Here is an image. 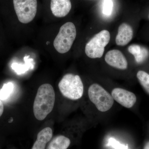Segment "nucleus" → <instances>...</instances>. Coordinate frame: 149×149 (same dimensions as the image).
Listing matches in <instances>:
<instances>
[{"mask_svg": "<svg viewBox=\"0 0 149 149\" xmlns=\"http://www.w3.org/2000/svg\"><path fill=\"white\" fill-rule=\"evenodd\" d=\"M55 102V93L53 87L48 83L38 88L34 104L33 112L35 118L44 120L53 109Z\"/></svg>", "mask_w": 149, "mask_h": 149, "instance_id": "nucleus-1", "label": "nucleus"}, {"mask_svg": "<svg viewBox=\"0 0 149 149\" xmlns=\"http://www.w3.org/2000/svg\"><path fill=\"white\" fill-rule=\"evenodd\" d=\"M50 7L54 16L63 17L69 13L72 5L70 0H51Z\"/></svg>", "mask_w": 149, "mask_h": 149, "instance_id": "nucleus-9", "label": "nucleus"}, {"mask_svg": "<svg viewBox=\"0 0 149 149\" xmlns=\"http://www.w3.org/2000/svg\"><path fill=\"white\" fill-rule=\"evenodd\" d=\"M149 52L146 48L142 47L141 52L138 55L135 56V61L138 63H141L146 60L148 57Z\"/></svg>", "mask_w": 149, "mask_h": 149, "instance_id": "nucleus-17", "label": "nucleus"}, {"mask_svg": "<svg viewBox=\"0 0 149 149\" xmlns=\"http://www.w3.org/2000/svg\"><path fill=\"white\" fill-rule=\"evenodd\" d=\"M137 77L140 84L149 94V74L143 70L137 72Z\"/></svg>", "mask_w": 149, "mask_h": 149, "instance_id": "nucleus-15", "label": "nucleus"}, {"mask_svg": "<svg viewBox=\"0 0 149 149\" xmlns=\"http://www.w3.org/2000/svg\"><path fill=\"white\" fill-rule=\"evenodd\" d=\"M90 100L99 111L105 112L112 107L114 100L111 95L102 86L97 83L92 84L88 90Z\"/></svg>", "mask_w": 149, "mask_h": 149, "instance_id": "nucleus-3", "label": "nucleus"}, {"mask_svg": "<svg viewBox=\"0 0 149 149\" xmlns=\"http://www.w3.org/2000/svg\"><path fill=\"white\" fill-rule=\"evenodd\" d=\"M13 3L19 21L27 24L33 20L37 14V0H13Z\"/></svg>", "mask_w": 149, "mask_h": 149, "instance_id": "nucleus-6", "label": "nucleus"}, {"mask_svg": "<svg viewBox=\"0 0 149 149\" xmlns=\"http://www.w3.org/2000/svg\"><path fill=\"white\" fill-rule=\"evenodd\" d=\"M133 35L132 27L129 24L123 23L118 27V32L116 38V43L118 46L126 45L132 40Z\"/></svg>", "mask_w": 149, "mask_h": 149, "instance_id": "nucleus-10", "label": "nucleus"}, {"mask_svg": "<svg viewBox=\"0 0 149 149\" xmlns=\"http://www.w3.org/2000/svg\"><path fill=\"white\" fill-rule=\"evenodd\" d=\"M109 146H111L116 149H127L128 147L120 144L115 139L111 138L109 141Z\"/></svg>", "mask_w": 149, "mask_h": 149, "instance_id": "nucleus-18", "label": "nucleus"}, {"mask_svg": "<svg viewBox=\"0 0 149 149\" xmlns=\"http://www.w3.org/2000/svg\"><path fill=\"white\" fill-rule=\"evenodd\" d=\"M113 3L112 0H104L102 6V13L105 15L109 16L112 12Z\"/></svg>", "mask_w": 149, "mask_h": 149, "instance_id": "nucleus-16", "label": "nucleus"}, {"mask_svg": "<svg viewBox=\"0 0 149 149\" xmlns=\"http://www.w3.org/2000/svg\"><path fill=\"white\" fill-rule=\"evenodd\" d=\"M143 149H149V142L146 143L144 146Z\"/></svg>", "mask_w": 149, "mask_h": 149, "instance_id": "nucleus-21", "label": "nucleus"}, {"mask_svg": "<svg viewBox=\"0 0 149 149\" xmlns=\"http://www.w3.org/2000/svg\"></svg>", "mask_w": 149, "mask_h": 149, "instance_id": "nucleus-22", "label": "nucleus"}, {"mask_svg": "<svg viewBox=\"0 0 149 149\" xmlns=\"http://www.w3.org/2000/svg\"><path fill=\"white\" fill-rule=\"evenodd\" d=\"M59 91L65 97L76 100L82 97L84 86L79 75L68 73L65 74L58 83Z\"/></svg>", "mask_w": 149, "mask_h": 149, "instance_id": "nucleus-2", "label": "nucleus"}, {"mask_svg": "<svg viewBox=\"0 0 149 149\" xmlns=\"http://www.w3.org/2000/svg\"><path fill=\"white\" fill-rule=\"evenodd\" d=\"M14 84L12 82H8L3 85L0 90V100L6 101L10 97L15 91Z\"/></svg>", "mask_w": 149, "mask_h": 149, "instance_id": "nucleus-14", "label": "nucleus"}, {"mask_svg": "<svg viewBox=\"0 0 149 149\" xmlns=\"http://www.w3.org/2000/svg\"><path fill=\"white\" fill-rule=\"evenodd\" d=\"M52 136L53 131L50 127L44 128L38 133L32 149H45L46 145L52 139Z\"/></svg>", "mask_w": 149, "mask_h": 149, "instance_id": "nucleus-11", "label": "nucleus"}, {"mask_svg": "<svg viewBox=\"0 0 149 149\" xmlns=\"http://www.w3.org/2000/svg\"><path fill=\"white\" fill-rule=\"evenodd\" d=\"M76 29L72 22H67L61 27L54 40V46L60 54L68 52L70 49L76 37Z\"/></svg>", "mask_w": 149, "mask_h": 149, "instance_id": "nucleus-4", "label": "nucleus"}, {"mask_svg": "<svg viewBox=\"0 0 149 149\" xmlns=\"http://www.w3.org/2000/svg\"><path fill=\"white\" fill-rule=\"evenodd\" d=\"M4 111L3 104L2 101L0 100V117L2 115Z\"/></svg>", "mask_w": 149, "mask_h": 149, "instance_id": "nucleus-20", "label": "nucleus"}, {"mask_svg": "<svg viewBox=\"0 0 149 149\" xmlns=\"http://www.w3.org/2000/svg\"><path fill=\"white\" fill-rule=\"evenodd\" d=\"M142 47L137 45H131L128 48V52L133 54L134 56L138 55L141 52Z\"/></svg>", "mask_w": 149, "mask_h": 149, "instance_id": "nucleus-19", "label": "nucleus"}, {"mask_svg": "<svg viewBox=\"0 0 149 149\" xmlns=\"http://www.w3.org/2000/svg\"><path fill=\"white\" fill-rule=\"evenodd\" d=\"M24 64L14 63L12 65V68L17 74H23L29 70H32L34 68L35 62L33 59L31 58L29 56H27L24 57Z\"/></svg>", "mask_w": 149, "mask_h": 149, "instance_id": "nucleus-12", "label": "nucleus"}, {"mask_svg": "<svg viewBox=\"0 0 149 149\" xmlns=\"http://www.w3.org/2000/svg\"><path fill=\"white\" fill-rule=\"evenodd\" d=\"M105 61L108 64L117 69L125 70L128 67V62L125 56L118 50L109 51L105 56Z\"/></svg>", "mask_w": 149, "mask_h": 149, "instance_id": "nucleus-8", "label": "nucleus"}, {"mask_svg": "<svg viewBox=\"0 0 149 149\" xmlns=\"http://www.w3.org/2000/svg\"><path fill=\"white\" fill-rule=\"evenodd\" d=\"M110 39L109 32L107 30H102L86 44L85 54L91 58H100L103 55L105 47L109 43Z\"/></svg>", "mask_w": 149, "mask_h": 149, "instance_id": "nucleus-5", "label": "nucleus"}, {"mask_svg": "<svg viewBox=\"0 0 149 149\" xmlns=\"http://www.w3.org/2000/svg\"><path fill=\"white\" fill-rule=\"evenodd\" d=\"M70 144L69 139L60 135L53 139L47 149H67Z\"/></svg>", "mask_w": 149, "mask_h": 149, "instance_id": "nucleus-13", "label": "nucleus"}, {"mask_svg": "<svg viewBox=\"0 0 149 149\" xmlns=\"http://www.w3.org/2000/svg\"><path fill=\"white\" fill-rule=\"evenodd\" d=\"M111 95L114 100L126 108H132L137 101L134 93L123 88H114L112 91Z\"/></svg>", "mask_w": 149, "mask_h": 149, "instance_id": "nucleus-7", "label": "nucleus"}]
</instances>
